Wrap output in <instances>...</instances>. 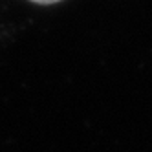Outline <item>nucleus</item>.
Masks as SVG:
<instances>
[{
    "mask_svg": "<svg viewBox=\"0 0 152 152\" xmlns=\"http://www.w3.org/2000/svg\"><path fill=\"white\" fill-rule=\"evenodd\" d=\"M31 2H37V4H55V2H61V0H31Z\"/></svg>",
    "mask_w": 152,
    "mask_h": 152,
    "instance_id": "1",
    "label": "nucleus"
}]
</instances>
